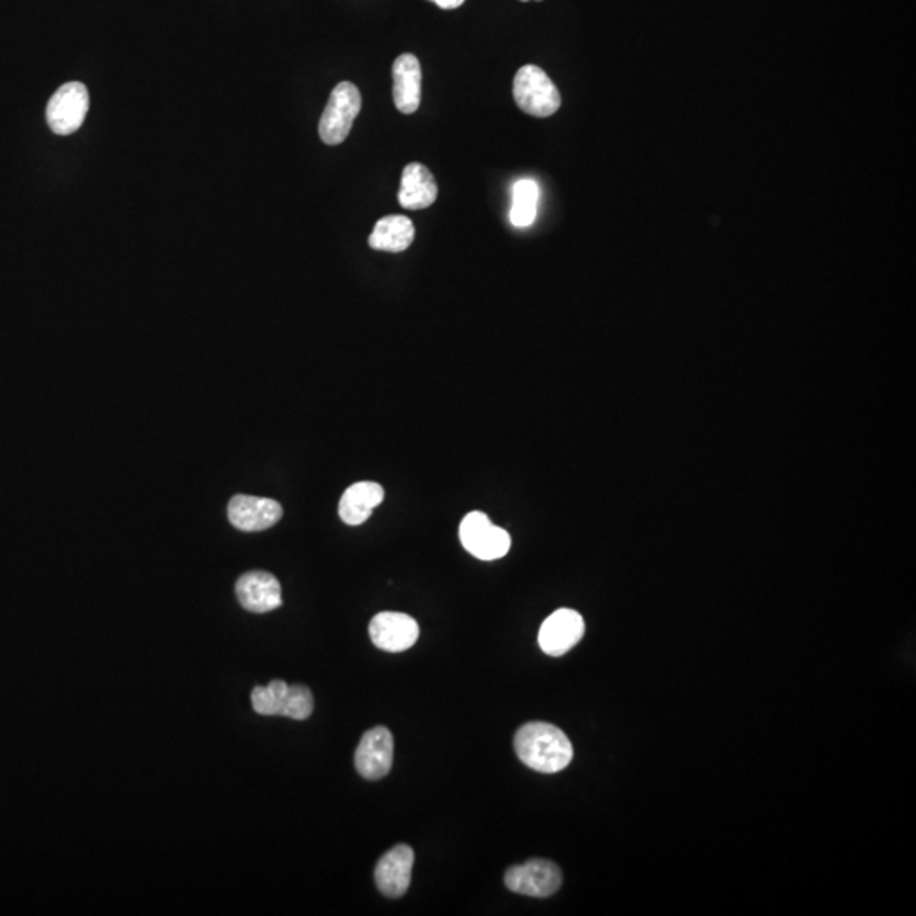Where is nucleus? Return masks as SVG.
<instances>
[{"mask_svg":"<svg viewBox=\"0 0 916 916\" xmlns=\"http://www.w3.org/2000/svg\"><path fill=\"white\" fill-rule=\"evenodd\" d=\"M514 750L524 766L543 774L564 771L574 757L569 737L555 725L531 722L514 735Z\"/></svg>","mask_w":916,"mask_h":916,"instance_id":"1","label":"nucleus"},{"mask_svg":"<svg viewBox=\"0 0 916 916\" xmlns=\"http://www.w3.org/2000/svg\"><path fill=\"white\" fill-rule=\"evenodd\" d=\"M512 95L523 113L535 117L554 116L562 104L557 87L536 65H524L518 70Z\"/></svg>","mask_w":916,"mask_h":916,"instance_id":"2","label":"nucleus"},{"mask_svg":"<svg viewBox=\"0 0 916 916\" xmlns=\"http://www.w3.org/2000/svg\"><path fill=\"white\" fill-rule=\"evenodd\" d=\"M362 109V95L352 82H341L331 90L328 104L319 120L318 132L323 143L341 145L352 132L353 123Z\"/></svg>","mask_w":916,"mask_h":916,"instance_id":"3","label":"nucleus"},{"mask_svg":"<svg viewBox=\"0 0 916 916\" xmlns=\"http://www.w3.org/2000/svg\"><path fill=\"white\" fill-rule=\"evenodd\" d=\"M459 536L468 554L479 561H498L511 549L508 531L496 527L486 512H468L459 528Z\"/></svg>","mask_w":916,"mask_h":916,"instance_id":"4","label":"nucleus"},{"mask_svg":"<svg viewBox=\"0 0 916 916\" xmlns=\"http://www.w3.org/2000/svg\"><path fill=\"white\" fill-rule=\"evenodd\" d=\"M89 90L83 83L68 82L52 95L46 105V121L55 135L68 136L79 132L89 113Z\"/></svg>","mask_w":916,"mask_h":916,"instance_id":"5","label":"nucleus"},{"mask_svg":"<svg viewBox=\"0 0 916 916\" xmlns=\"http://www.w3.org/2000/svg\"><path fill=\"white\" fill-rule=\"evenodd\" d=\"M505 883L512 893L531 897H549L562 886V872L550 860L533 859L508 869Z\"/></svg>","mask_w":916,"mask_h":916,"instance_id":"6","label":"nucleus"},{"mask_svg":"<svg viewBox=\"0 0 916 916\" xmlns=\"http://www.w3.org/2000/svg\"><path fill=\"white\" fill-rule=\"evenodd\" d=\"M394 759L393 733L386 726H375L363 733L355 753V767L362 778L369 781L386 778Z\"/></svg>","mask_w":916,"mask_h":916,"instance_id":"7","label":"nucleus"},{"mask_svg":"<svg viewBox=\"0 0 916 916\" xmlns=\"http://www.w3.org/2000/svg\"><path fill=\"white\" fill-rule=\"evenodd\" d=\"M584 632V618L577 611L562 608L543 621L539 633L540 648L546 655L561 657L579 644Z\"/></svg>","mask_w":916,"mask_h":916,"instance_id":"8","label":"nucleus"},{"mask_svg":"<svg viewBox=\"0 0 916 916\" xmlns=\"http://www.w3.org/2000/svg\"><path fill=\"white\" fill-rule=\"evenodd\" d=\"M369 633L375 647L397 654L408 651L418 642L419 625L409 614L384 611L372 618Z\"/></svg>","mask_w":916,"mask_h":916,"instance_id":"9","label":"nucleus"},{"mask_svg":"<svg viewBox=\"0 0 916 916\" xmlns=\"http://www.w3.org/2000/svg\"><path fill=\"white\" fill-rule=\"evenodd\" d=\"M236 596L251 613H269L282 607V588L278 577L265 570H251L236 580Z\"/></svg>","mask_w":916,"mask_h":916,"instance_id":"10","label":"nucleus"},{"mask_svg":"<svg viewBox=\"0 0 916 916\" xmlns=\"http://www.w3.org/2000/svg\"><path fill=\"white\" fill-rule=\"evenodd\" d=\"M282 506L269 498L238 494L229 501L228 518L241 531H263L281 521Z\"/></svg>","mask_w":916,"mask_h":916,"instance_id":"11","label":"nucleus"},{"mask_svg":"<svg viewBox=\"0 0 916 916\" xmlns=\"http://www.w3.org/2000/svg\"><path fill=\"white\" fill-rule=\"evenodd\" d=\"M415 852L411 847L400 844L382 856L375 866V884L384 896H405L411 884Z\"/></svg>","mask_w":916,"mask_h":916,"instance_id":"12","label":"nucleus"},{"mask_svg":"<svg viewBox=\"0 0 916 916\" xmlns=\"http://www.w3.org/2000/svg\"><path fill=\"white\" fill-rule=\"evenodd\" d=\"M393 94L397 111L415 114L421 104V65L411 53L397 57L393 67Z\"/></svg>","mask_w":916,"mask_h":916,"instance_id":"13","label":"nucleus"},{"mask_svg":"<svg viewBox=\"0 0 916 916\" xmlns=\"http://www.w3.org/2000/svg\"><path fill=\"white\" fill-rule=\"evenodd\" d=\"M438 197V185L433 173L421 163H409L403 170L399 188V204L409 211H421L433 206Z\"/></svg>","mask_w":916,"mask_h":916,"instance_id":"14","label":"nucleus"},{"mask_svg":"<svg viewBox=\"0 0 916 916\" xmlns=\"http://www.w3.org/2000/svg\"><path fill=\"white\" fill-rule=\"evenodd\" d=\"M384 501V489L377 483H357L344 490L340 499V518L350 527H359L372 517L381 502Z\"/></svg>","mask_w":916,"mask_h":916,"instance_id":"15","label":"nucleus"},{"mask_svg":"<svg viewBox=\"0 0 916 916\" xmlns=\"http://www.w3.org/2000/svg\"><path fill=\"white\" fill-rule=\"evenodd\" d=\"M412 241H415V225L409 217L399 216V214L378 219L369 238L371 248L377 251H389V253L408 250Z\"/></svg>","mask_w":916,"mask_h":916,"instance_id":"16","label":"nucleus"},{"mask_svg":"<svg viewBox=\"0 0 916 916\" xmlns=\"http://www.w3.org/2000/svg\"><path fill=\"white\" fill-rule=\"evenodd\" d=\"M539 183L531 179H521L512 188L511 217L512 226L527 228L533 225L539 210Z\"/></svg>","mask_w":916,"mask_h":916,"instance_id":"17","label":"nucleus"},{"mask_svg":"<svg viewBox=\"0 0 916 916\" xmlns=\"http://www.w3.org/2000/svg\"><path fill=\"white\" fill-rule=\"evenodd\" d=\"M287 691V682L281 681V679H275L269 686H257L251 691V706L263 716L281 714Z\"/></svg>","mask_w":916,"mask_h":916,"instance_id":"18","label":"nucleus"},{"mask_svg":"<svg viewBox=\"0 0 916 916\" xmlns=\"http://www.w3.org/2000/svg\"><path fill=\"white\" fill-rule=\"evenodd\" d=\"M313 710H315V698L310 689L303 685L289 686L281 716L303 722L309 719Z\"/></svg>","mask_w":916,"mask_h":916,"instance_id":"19","label":"nucleus"},{"mask_svg":"<svg viewBox=\"0 0 916 916\" xmlns=\"http://www.w3.org/2000/svg\"><path fill=\"white\" fill-rule=\"evenodd\" d=\"M431 2H434V4H437L438 8L446 9V11H450V9L461 8V5L464 4L465 0H431Z\"/></svg>","mask_w":916,"mask_h":916,"instance_id":"20","label":"nucleus"},{"mask_svg":"<svg viewBox=\"0 0 916 916\" xmlns=\"http://www.w3.org/2000/svg\"><path fill=\"white\" fill-rule=\"evenodd\" d=\"M521 2H528V0H521Z\"/></svg>","mask_w":916,"mask_h":916,"instance_id":"21","label":"nucleus"}]
</instances>
